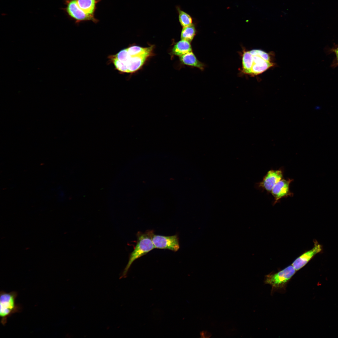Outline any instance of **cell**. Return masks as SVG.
Wrapping results in <instances>:
<instances>
[{"label": "cell", "instance_id": "1", "mask_svg": "<svg viewBox=\"0 0 338 338\" xmlns=\"http://www.w3.org/2000/svg\"><path fill=\"white\" fill-rule=\"evenodd\" d=\"M154 233L152 230H147L144 233L139 232L137 233L136 245L129 255L128 261L123 270L120 278L126 277L130 267L135 260L155 248L152 240Z\"/></svg>", "mask_w": 338, "mask_h": 338}, {"label": "cell", "instance_id": "2", "mask_svg": "<svg viewBox=\"0 0 338 338\" xmlns=\"http://www.w3.org/2000/svg\"><path fill=\"white\" fill-rule=\"evenodd\" d=\"M18 293L15 291L7 293L1 291L0 294V317L1 323L5 325L7 319L13 314L20 312L22 307L20 304L16 303Z\"/></svg>", "mask_w": 338, "mask_h": 338}, {"label": "cell", "instance_id": "3", "mask_svg": "<svg viewBox=\"0 0 338 338\" xmlns=\"http://www.w3.org/2000/svg\"><path fill=\"white\" fill-rule=\"evenodd\" d=\"M252 55L251 66L249 74L256 75L264 72L274 65L269 53L260 49L249 51Z\"/></svg>", "mask_w": 338, "mask_h": 338}, {"label": "cell", "instance_id": "4", "mask_svg": "<svg viewBox=\"0 0 338 338\" xmlns=\"http://www.w3.org/2000/svg\"><path fill=\"white\" fill-rule=\"evenodd\" d=\"M295 272L291 265L277 273L266 275L264 282L271 285L272 291L283 289Z\"/></svg>", "mask_w": 338, "mask_h": 338}, {"label": "cell", "instance_id": "5", "mask_svg": "<svg viewBox=\"0 0 338 338\" xmlns=\"http://www.w3.org/2000/svg\"><path fill=\"white\" fill-rule=\"evenodd\" d=\"M64 4L65 7L64 10L76 23L88 21H92L95 23L99 22V20L95 17L87 15L83 12L78 7L76 0H65Z\"/></svg>", "mask_w": 338, "mask_h": 338}, {"label": "cell", "instance_id": "6", "mask_svg": "<svg viewBox=\"0 0 338 338\" xmlns=\"http://www.w3.org/2000/svg\"><path fill=\"white\" fill-rule=\"evenodd\" d=\"M152 240L155 248L177 251L180 248L177 235L165 236L153 234Z\"/></svg>", "mask_w": 338, "mask_h": 338}, {"label": "cell", "instance_id": "7", "mask_svg": "<svg viewBox=\"0 0 338 338\" xmlns=\"http://www.w3.org/2000/svg\"><path fill=\"white\" fill-rule=\"evenodd\" d=\"M283 173L281 169L269 171L264 176L262 180L258 183V187L271 193L275 184L282 179Z\"/></svg>", "mask_w": 338, "mask_h": 338}, {"label": "cell", "instance_id": "8", "mask_svg": "<svg viewBox=\"0 0 338 338\" xmlns=\"http://www.w3.org/2000/svg\"><path fill=\"white\" fill-rule=\"evenodd\" d=\"M293 179H282L274 186L271 193L274 198V204L283 198L292 197L293 194L289 190V185Z\"/></svg>", "mask_w": 338, "mask_h": 338}, {"label": "cell", "instance_id": "9", "mask_svg": "<svg viewBox=\"0 0 338 338\" xmlns=\"http://www.w3.org/2000/svg\"><path fill=\"white\" fill-rule=\"evenodd\" d=\"M313 247L310 250L303 253L297 258L292 265L296 271H298L305 266L312 258L322 250V246L315 241Z\"/></svg>", "mask_w": 338, "mask_h": 338}, {"label": "cell", "instance_id": "10", "mask_svg": "<svg viewBox=\"0 0 338 338\" xmlns=\"http://www.w3.org/2000/svg\"><path fill=\"white\" fill-rule=\"evenodd\" d=\"M151 54L131 57L126 63L128 73L134 72L139 69Z\"/></svg>", "mask_w": 338, "mask_h": 338}, {"label": "cell", "instance_id": "11", "mask_svg": "<svg viewBox=\"0 0 338 338\" xmlns=\"http://www.w3.org/2000/svg\"><path fill=\"white\" fill-rule=\"evenodd\" d=\"M101 0H76L79 8L85 13L95 17V13L97 8L96 5Z\"/></svg>", "mask_w": 338, "mask_h": 338}, {"label": "cell", "instance_id": "12", "mask_svg": "<svg viewBox=\"0 0 338 338\" xmlns=\"http://www.w3.org/2000/svg\"><path fill=\"white\" fill-rule=\"evenodd\" d=\"M180 60L183 64L197 67L201 70L204 68V65L197 59L191 52L180 56Z\"/></svg>", "mask_w": 338, "mask_h": 338}, {"label": "cell", "instance_id": "13", "mask_svg": "<svg viewBox=\"0 0 338 338\" xmlns=\"http://www.w3.org/2000/svg\"><path fill=\"white\" fill-rule=\"evenodd\" d=\"M172 51L174 54L179 56L192 52L190 43L183 40L177 42L174 45Z\"/></svg>", "mask_w": 338, "mask_h": 338}, {"label": "cell", "instance_id": "14", "mask_svg": "<svg viewBox=\"0 0 338 338\" xmlns=\"http://www.w3.org/2000/svg\"><path fill=\"white\" fill-rule=\"evenodd\" d=\"M196 32L195 26L193 23L183 27L181 34V39L186 40L190 43L195 35Z\"/></svg>", "mask_w": 338, "mask_h": 338}, {"label": "cell", "instance_id": "15", "mask_svg": "<svg viewBox=\"0 0 338 338\" xmlns=\"http://www.w3.org/2000/svg\"><path fill=\"white\" fill-rule=\"evenodd\" d=\"M129 54L132 57L151 54L153 47L142 48L137 46H132L127 48Z\"/></svg>", "mask_w": 338, "mask_h": 338}, {"label": "cell", "instance_id": "16", "mask_svg": "<svg viewBox=\"0 0 338 338\" xmlns=\"http://www.w3.org/2000/svg\"><path fill=\"white\" fill-rule=\"evenodd\" d=\"M176 9L178 14L179 22L182 27H184L192 24V18L188 13L182 10L178 6Z\"/></svg>", "mask_w": 338, "mask_h": 338}, {"label": "cell", "instance_id": "17", "mask_svg": "<svg viewBox=\"0 0 338 338\" xmlns=\"http://www.w3.org/2000/svg\"><path fill=\"white\" fill-rule=\"evenodd\" d=\"M252 55L249 51L243 52L242 58L243 71L244 73L249 74L251 66Z\"/></svg>", "mask_w": 338, "mask_h": 338}, {"label": "cell", "instance_id": "18", "mask_svg": "<svg viewBox=\"0 0 338 338\" xmlns=\"http://www.w3.org/2000/svg\"><path fill=\"white\" fill-rule=\"evenodd\" d=\"M108 58L113 63L117 70L122 73H128L126 64L118 60L115 55H110Z\"/></svg>", "mask_w": 338, "mask_h": 338}, {"label": "cell", "instance_id": "19", "mask_svg": "<svg viewBox=\"0 0 338 338\" xmlns=\"http://www.w3.org/2000/svg\"><path fill=\"white\" fill-rule=\"evenodd\" d=\"M115 56L118 60L126 64L131 57L127 48L121 50L115 55Z\"/></svg>", "mask_w": 338, "mask_h": 338}, {"label": "cell", "instance_id": "20", "mask_svg": "<svg viewBox=\"0 0 338 338\" xmlns=\"http://www.w3.org/2000/svg\"><path fill=\"white\" fill-rule=\"evenodd\" d=\"M201 337L209 338L211 336V334L207 331H202L200 333Z\"/></svg>", "mask_w": 338, "mask_h": 338}, {"label": "cell", "instance_id": "21", "mask_svg": "<svg viewBox=\"0 0 338 338\" xmlns=\"http://www.w3.org/2000/svg\"><path fill=\"white\" fill-rule=\"evenodd\" d=\"M335 53L337 60H338V47L335 50Z\"/></svg>", "mask_w": 338, "mask_h": 338}]
</instances>
